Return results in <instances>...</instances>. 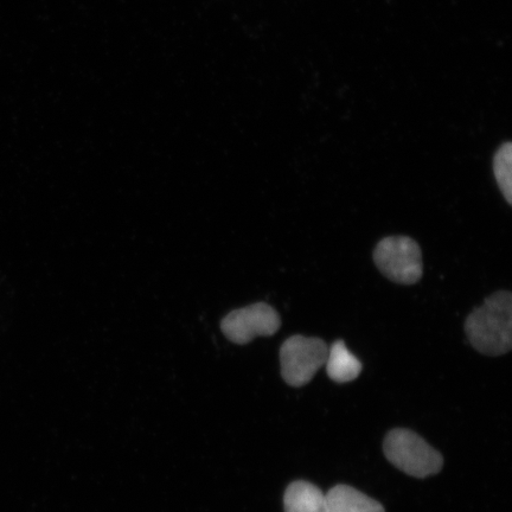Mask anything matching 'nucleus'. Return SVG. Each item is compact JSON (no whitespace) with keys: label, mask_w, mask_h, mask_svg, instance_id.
<instances>
[{"label":"nucleus","mask_w":512,"mask_h":512,"mask_svg":"<svg viewBox=\"0 0 512 512\" xmlns=\"http://www.w3.org/2000/svg\"><path fill=\"white\" fill-rule=\"evenodd\" d=\"M383 451L396 469L414 478L438 475L444 466L440 452L434 450L419 434L405 428H396L387 434Z\"/></svg>","instance_id":"f03ea898"},{"label":"nucleus","mask_w":512,"mask_h":512,"mask_svg":"<svg viewBox=\"0 0 512 512\" xmlns=\"http://www.w3.org/2000/svg\"><path fill=\"white\" fill-rule=\"evenodd\" d=\"M281 326L279 313L271 305L256 303L234 310L222 319L221 330L230 342L243 345L256 337L277 334Z\"/></svg>","instance_id":"39448f33"},{"label":"nucleus","mask_w":512,"mask_h":512,"mask_svg":"<svg viewBox=\"0 0 512 512\" xmlns=\"http://www.w3.org/2000/svg\"><path fill=\"white\" fill-rule=\"evenodd\" d=\"M284 509L285 512H330L323 491L305 480H297L287 486Z\"/></svg>","instance_id":"423d86ee"},{"label":"nucleus","mask_w":512,"mask_h":512,"mask_svg":"<svg viewBox=\"0 0 512 512\" xmlns=\"http://www.w3.org/2000/svg\"><path fill=\"white\" fill-rule=\"evenodd\" d=\"M494 174L505 201L512 206V144L498 147L494 157Z\"/></svg>","instance_id":"1a4fd4ad"},{"label":"nucleus","mask_w":512,"mask_h":512,"mask_svg":"<svg viewBox=\"0 0 512 512\" xmlns=\"http://www.w3.org/2000/svg\"><path fill=\"white\" fill-rule=\"evenodd\" d=\"M473 348L485 356H502L512 348V294L498 291L485 299L465 320Z\"/></svg>","instance_id":"f257e3e1"},{"label":"nucleus","mask_w":512,"mask_h":512,"mask_svg":"<svg viewBox=\"0 0 512 512\" xmlns=\"http://www.w3.org/2000/svg\"><path fill=\"white\" fill-rule=\"evenodd\" d=\"M325 495L330 512H386L381 503L349 485H336Z\"/></svg>","instance_id":"0eeeda50"},{"label":"nucleus","mask_w":512,"mask_h":512,"mask_svg":"<svg viewBox=\"0 0 512 512\" xmlns=\"http://www.w3.org/2000/svg\"><path fill=\"white\" fill-rule=\"evenodd\" d=\"M328 352L323 339L302 335L287 338L280 348L281 376L288 386H305L324 366Z\"/></svg>","instance_id":"20e7f679"},{"label":"nucleus","mask_w":512,"mask_h":512,"mask_svg":"<svg viewBox=\"0 0 512 512\" xmlns=\"http://www.w3.org/2000/svg\"><path fill=\"white\" fill-rule=\"evenodd\" d=\"M326 373L337 383H348L357 379L362 373V363L351 354L344 341L331 345L326 358Z\"/></svg>","instance_id":"6e6552de"},{"label":"nucleus","mask_w":512,"mask_h":512,"mask_svg":"<svg viewBox=\"0 0 512 512\" xmlns=\"http://www.w3.org/2000/svg\"><path fill=\"white\" fill-rule=\"evenodd\" d=\"M374 262L395 284L414 285L424 274L419 243L408 236H389L377 243Z\"/></svg>","instance_id":"7ed1b4c3"}]
</instances>
